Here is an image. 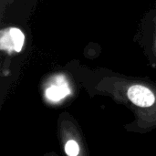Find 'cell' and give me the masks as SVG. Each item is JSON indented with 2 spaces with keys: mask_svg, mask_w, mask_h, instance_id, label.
Returning a JSON list of instances; mask_svg holds the SVG:
<instances>
[{
  "mask_svg": "<svg viewBox=\"0 0 156 156\" xmlns=\"http://www.w3.org/2000/svg\"><path fill=\"white\" fill-rule=\"evenodd\" d=\"M127 95L133 103L142 108L150 107L155 101V97L152 90L142 85H133L130 87Z\"/></svg>",
  "mask_w": 156,
  "mask_h": 156,
  "instance_id": "obj_2",
  "label": "cell"
},
{
  "mask_svg": "<svg viewBox=\"0 0 156 156\" xmlns=\"http://www.w3.org/2000/svg\"><path fill=\"white\" fill-rule=\"evenodd\" d=\"M69 93V89L68 88L66 84H62V83L55 85V86H51L46 91L47 97L50 101H58L63 99Z\"/></svg>",
  "mask_w": 156,
  "mask_h": 156,
  "instance_id": "obj_3",
  "label": "cell"
},
{
  "mask_svg": "<svg viewBox=\"0 0 156 156\" xmlns=\"http://www.w3.org/2000/svg\"><path fill=\"white\" fill-rule=\"evenodd\" d=\"M65 153L69 156H77L80 153V146L74 140H69L65 144Z\"/></svg>",
  "mask_w": 156,
  "mask_h": 156,
  "instance_id": "obj_4",
  "label": "cell"
},
{
  "mask_svg": "<svg viewBox=\"0 0 156 156\" xmlns=\"http://www.w3.org/2000/svg\"><path fill=\"white\" fill-rule=\"evenodd\" d=\"M25 42L23 32L16 27H10L1 33V48L8 51H21Z\"/></svg>",
  "mask_w": 156,
  "mask_h": 156,
  "instance_id": "obj_1",
  "label": "cell"
}]
</instances>
